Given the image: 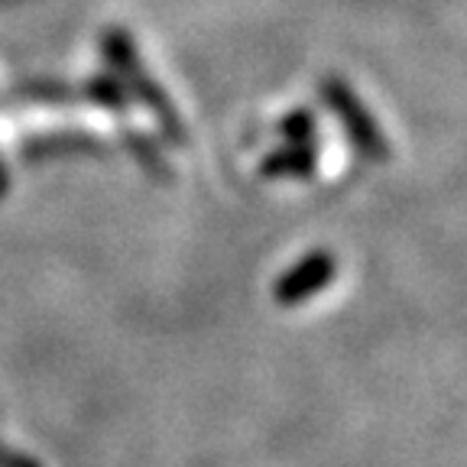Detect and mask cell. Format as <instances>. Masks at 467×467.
Returning a JSON list of instances; mask_svg holds the SVG:
<instances>
[{
	"label": "cell",
	"instance_id": "6da1fadb",
	"mask_svg": "<svg viewBox=\"0 0 467 467\" xmlns=\"http://www.w3.org/2000/svg\"><path fill=\"white\" fill-rule=\"evenodd\" d=\"M101 56L108 58L110 75H114L120 85H124L127 98H137L150 114L156 117V124H160L162 137L175 146H185L189 143V133H185V120L175 114L172 101L169 95L162 91V85L153 78V75L146 72L143 58L137 52V43L127 29L120 26H110L101 33Z\"/></svg>",
	"mask_w": 467,
	"mask_h": 467
},
{
	"label": "cell",
	"instance_id": "7a4b0ae2",
	"mask_svg": "<svg viewBox=\"0 0 467 467\" xmlns=\"http://www.w3.org/2000/svg\"><path fill=\"white\" fill-rule=\"evenodd\" d=\"M321 101L328 104L331 114L341 120L348 140L354 143V150H358L364 160H370V162L389 160V143H387V137H383V130H379L377 117L370 114V108L360 101L358 91H354L341 75H325V81H321Z\"/></svg>",
	"mask_w": 467,
	"mask_h": 467
},
{
	"label": "cell",
	"instance_id": "3957f363",
	"mask_svg": "<svg viewBox=\"0 0 467 467\" xmlns=\"http://www.w3.org/2000/svg\"><path fill=\"white\" fill-rule=\"evenodd\" d=\"M337 273V260L328 254V250H312V254L302 256L296 266L283 273L273 285V299L279 306H302L312 296L325 292V285L335 279Z\"/></svg>",
	"mask_w": 467,
	"mask_h": 467
},
{
	"label": "cell",
	"instance_id": "277c9868",
	"mask_svg": "<svg viewBox=\"0 0 467 467\" xmlns=\"http://www.w3.org/2000/svg\"><path fill=\"white\" fill-rule=\"evenodd\" d=\"M318 169V150L315 143H285L263 156V179H308Z\"/></svg>",
	"mask_w": 467,
	"mask_h": 467
},
{
	"label": "cell",
	"instance_id": "5b68a950",
	"mask_svg": "<svg viewBox=\"0 0 467 467\" xmlns=\"http://www.w3.org/2000/svg\"><path fill=\"white\" fill-rule=\"evenodd\" d=\"M104 146L88 133H58V137H36L23 143V156L29 160H43L56 153H101Z\"/></svg>",
	"mask_w": 467,
	"mask_h": 467
},
{
	"label": "cell",
	"instance_id": "8992f818",
	"mask_svg": "<svg viewBox=\"0 0 467 467\" xmlns=\"http://www.w3.org/2000/svg\"><path fill=\"white\" fill-rule=\"evenodd\" d=\"M16 98H26V101L36 104H75L85 101L81 98V88L66 85V81H52V78H36V81H23L14 88Z\"/></svg>",
	"mask_w": 467,
	"mask_h": 467
},
{
	"label": "cell",
	"instance_id": "52a82bcc",
	"mask_svg": "<svg viewBox=\"0 0 467 467\" xmlns=\"http://www.w3.org/2000/svg\"><path fill=\"white\" fill-rule=\"evenodd\" d=\"M81 98H85L88 104H95V108L114 110V114H124L127 110V91L110 72L108 75H91V78L81 85Z\"/></svg>",
	"mask_w": 467,
	"mask_h": 467
},
{
	"label": "cell",
	"instance_id": "ba28073f",
	"mask_svg": "<svg viewBox=\"0 0 467 467\" xmlns=\"http://www.w3.org/2000/svg\"><path fill=\"white\" fill-rule=\"evenodd\" d=\"M124 140H127V146H130L133 160L140 162V169H146V172L156 175V179H172V169L166 166L160 146H156L153 140L143 137V133H137V130H124Z\"/></svg>",
	"mask_w": 467,
	"mask_h": 467
},
{
	"label": "cell",
	"instance_id": "9c48e42d",
	"mask_svg": "<svg viewBox=\"0 0 467 467\" xmlns=\"http://www.w3.org/2000/svg\"><path fill=\"white\" fill-rule=\"evenodd\" d=\"M315 127H318V120H315V114L306 108L289 110V114L279 120V133H283L285 143H312Z\"/></svg>",
	"mask_w": 467,
	"mask_h": 467
},
{
	"label": "cell",
	"instance_id": "30bf717a",
	"mask_svg": "<svg viewBox=\"0 0 467 467\" xmlns=\"http://www.w3.org/2000/svg\"><path fill=\"white\" fill-rule=\"evenodd\" d=\"M0 467H39V464L33 458L14 451V448H7L4 441H0Z\"/></svg>",
	"mask_w": 467,
	"mask_h": 467
},
{
	"label": "cell",
	"instance_id": "8fae6325",
	"mask_svg": "<svg viewBox=\"0 0 467 467\" xmlns=\"http://www.w3.org/2000/svg\"><path fill=\"white\" fill-rule=\"evenodd\" d=\"M7 189H10V179H7V169H4V162H0V198L7 195Z\"/></svg>",
	"mask_w": 467,
	"mask_h": 467
}]
</instances>
